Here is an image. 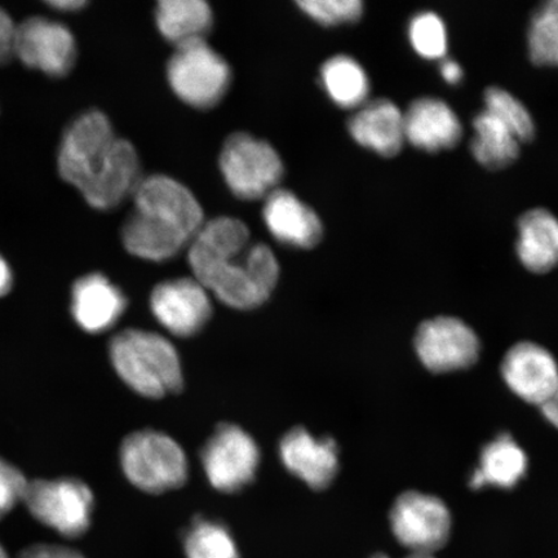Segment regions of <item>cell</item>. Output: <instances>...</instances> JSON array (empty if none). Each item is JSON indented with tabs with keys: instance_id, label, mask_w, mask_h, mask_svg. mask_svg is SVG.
<instances>
[{
	"instance_id": "obj_1",
	"label": "cell",
	"mask_w": 558,
	"mask_h": 558,
	"mask_svg": "<svg viewBox=\"0 0 558 558\" xmlns=\"http://www.w3.org/2000/svg\"><path fill=\"white\" fill-rule=\"evenodd\" d=\"M187 257L194 278L230 308H257L278 283L274 251L251 241L250 229L240 219L222 216L205 222Z\"/></svg>"
},
{
	"instance_id": "obj_2",
	"label": "cell",
	"mask_w": 558,
	"mask_h": 558,
	"mask_svg": "<svg viewBox=\"0 0 558 558\" xmlns=\"http://www.w3.org/2000/svg\"><path fill=\"white\" fill-rule=\"evenodd\" d=\"M62 180L78 190L90 207L108 211L132 197L142 178L137 151L118 137L108 117L88 110L62 135L58 155Z\"/></svg>"
},
{
	"instance_id": "obj_3",
	"label": "cell",
	"mask_w": 558,
	"mask_h": 558,
	"mask_svg": "<svg viewBox=\"0 0 558 558\" xmlns=\"http://www.w3.org/2000/svg\"><path fill=\"white\" fill-rule=\"evenodd\" d=\"M134 208L122 228L125 250L140 259L166 262L191 243L205 226L204 209L195 195L165 174L140 181Z\"/></svg>"
},
{
	"instance_id": "obj_4",
	"label": "cell",
	"mask_w": 558,
	"mask_h": 558,
	"mask_svg": "<svg viewBox=\"0 0 558 558\" xmlns=\"http://www.w3.org/2000/svg\"><path fill=\"white\" fill-rule=\"evenodd\" d=\"M110 360L134 392L162 399L183 388V369L177 348L162 335L129 329L110 341Z\"/></svg>"
},
{
	"instance_id": "obj_5",
	"label": "cell",
	"mask_w": 558,
	"mask_h": 558,
	"mask_svg": "<svg viewBox=\"0 0 558 558\" xmlns=\"http://www.w3.org/2000/svg\"><path fill=\"white\" fill-rule=\"evenodd\" d=\"M121 465L130 483L149 494L174 490L187 478L184 450L170 436L151 429L135 432L124 439Z\"/></svg>"
},
{
	"instance_id": "obj_6",
	"label": "cell",
	"mask_w": 558,
	"mask_h": 558,
	"mask_svg": "<svg viewBox=\"0 0 558 558\" xmlns=\"http://www.w3.org/2000/svg\"><path fill=\"white\" fill-rule=\"evenodd\" d=\"M219 165L230 192L241 199L267 198L283 178L282 159L274 146L241 132L227 138Z\"/></svg>"
},
{
	"instance_id": "obj_7",
	"label": "cell",
	"mask_w": 558,
	"mask_h": 558,
	"mask_svg": "<svg viewBox=\"0 0 558 558\" xmlns=\"http://www.w3.org/2000/svg\"><path fill=\"white\" fill-rule=\"evenodd\" d=\"M230 78L228 62L206 40L177 47L167 64V80L174 95L197 109L219 104L227 94Z\"/></svg>"
},
{
	"instance_id": "obj_8",
	"label": "cell",
	"mask_w": 558,
	"mask_h": 558,
	"mask_svg": "<svg viewBox=\"0 0 558 558\" xmlns=\"http://www.w3.org/2000/svg\"><path fill=\"white\" fill-rule=\"evenodd\" d=\"M24 504L45 526L66 538H78L89 529L94 494L80 480H37L27 486Z\"/></svg>"
},
{
	"instance_id": "obj_9",
	"label": "cell",
	"mask_w": 558,
	"mask_h": 558,
	"mask_svg": "<svg viewBox=\"0 0 558 558\" xmlns=\"http://www.w3.org/2000/svg\"><path fill=\"white\" fill-rule=\"evenodd\" d=\"M390 527L411 554L434 555L450 539L452 520L448 506L436 495L407 492L396 499Z\"/></svg>"
},
{
	"instance_id": "obj_10",
	"label": "cell",
	"mask_w": 558,
	"mask_h": 558,
	"mask_svg": "<svg viewBox=\"0 0 558 558\" xmlns=\"http://www.w3.org/2000/svg\"><path fill=\"white\" fill-rule=\"evenodd\" d=\"M260 464L255 439L239 425L222 424L202 450V465L216 490L236 493L253 483Z\"/></svg>"
},
{
	"instance_id": "obj_11",
	"label": "cell",
	"mask_w": 558,
	"mask_h": 558,
	"mask_svg": "<svg viewBox=\"0 0 558 558\" xmlns=\"http://www.w3.org/2000/svg\"><path fill=\"white\" fill-rule=\"evenodd\" d=\"M418 360L432 373L459 372L476 364L480 340L464 320L436 317L425 320L415 337Z\"/></svg>"
},
{
	"instance_id": "obj_12",
	"label": "cell",
	"mask_w": 558,
	"mask_h": 558,
	"mask_svg": "<svg viewBox=\"0 0 558 558\" xmlns=\"http://www.w3.org/2000/svg\"><path fill=\"white\" fill-rule=\"evenodd\" d=\"M76 53L74 35L65 25L38 16L17 26L15 56L27 68L62 78L72 72Z\"/></svg>"
},
{
	"instance_id": "obj_13",
	"label": "cell",
	"mask_w": 558,
	"mask_h": 558,
	"mask_svg": "<svg viewBox=\"0 0 558 558\" xmlns=\"http://www.w3.org/2000/svg\"><path fill=\"white\" fill-rule=\"evenodd\" d=\"M150 310L174 337L190 338L207 325L213 314L208 291L195 278L170 279L156 286Z\"/></svg>"
},
{
	"instance_id": "obj_14",
	"label": "cell",
	"mask_w": 558,
	"mask_h": 558,
	"mask_svg": "<svg viewBox=\"0 0 558 558\" xmlns=\"http://www.w3.org/2000/svg\"><path fill=\"white\" fill-rule=\"evenodd\" d=\"M501 376L521 400L542 408L558 390V365L548 349L522 341L506 353Z\"/></svg>"
},
{
	"instance_id": "obj_15",
	"label": "cell",
	"mask_w": 558,
	"mask_h": 558,
	"mask_svg": "<svg viewBox=\"0 0 558 558\" xmlns=\"http://www.w3.org/2000/svg\"><path fill=\"white\" fill-rule=\"evenodd\" d=\"M279 457L290 473L314 490H325L339 472V449L331 437L294 428L279 444Z\"/></svg>"
},
{
	"instance_id": "obj_16",
	"label": "cell",
	"mask_w": 558,
	"mask_h": 558,
	"mask_svg": "<svg viewBox=\"0 0 558 558\" xmlns=\"http://www.w3.org/2000/svg\"><path fill=\"white\" fill-rule=\"evenodd\" d=\"M403 125L407 143L427 153L456 148L463 136L456 111L435 97H422L411 102L403 114Z\"/></svg>"
},
{
	"instance_id": "obj_17",
	"label": "cell",
	"mask_w": 558,
	"mask_h": 558,
	"mask_svg": "<svg viewBox=\"0 0 558 558\" xmlns=\"http://www.w3.org/2000/svg\"><path fill=\"white\" fill-rule=\"evenodd\" d=\"M263 219L269 233L286 246L310 250L323 240L318 215L289 191L276 190L265 198Z\"/></svg>"
},
{
	"instance_id": "obj_18",
	"label": "cell",
	"mask_w": 558,
	"mask_h": 558,
	"mask_svg": "<svg viewBox=\"0 0 558 558\" xmlns=\"http://www.w3.org/2000/svg\"><path fill=\"white\" fill-rule=\"evenodd\" d=\"M128 310V298L107 277L90 274L73 286L72 313L82 330L100 333L111 329Z\"/></svg>"
},
{
	"instance_id": "obj_19",
	"label": "cell",
	"mask_w": 558,
	"mask_h": 558,
	"mask_svg": "<svg viewBox=\"0 0 558 558\" xmlns=\"http://www.w3.org/2000/svg\"><path fill=\"white\" fill-rule=\"evenodd\" d=\"M348 130L355 143L384 158L399 156L407 144L403 113L388 99L362 105L349 120Z\"/></svg>"
},
{
	"instance_id": "obj_20",
	"label": "cell",
	"mask_w": 558,
	"mask_h": 558,
	"mask_svg": "<svg viewBox=\"0 0 558 558\" xmlns=\"http://www.w3.org/2000/svg\"><path fill=\"white\" fill-rule=\"evenodd\" d=\"M518 255L523 267L536 275L558 267V220L544 208H534L519 220Z\"/></svg>"
},
{
	"instance_id": "obj_21",
	"label": "cell",
	"mask_w": 558,
	"mask_h": 558,
	"mask_svg": "<svg viewBox=\"0 0 558 558\" xmlns=\"http://www.w3.org/2000/svg\"><path fill=\"white\" fill-rule=\"evenodd\" d=\"M527 464L525 451L512 436L500 435L481 452L480 464L471 474L470 486L474 490L485 486L513 488L525 477Z\"/></svg>"
},
{
	"instance_id": "obj_22",
	"label": "cell",
	"mask_w": 558,
	"mask_h": 558,
	"mask_svg": "<svg viewBox=\"0 0 558 558\" xmlns=\"http://www.w3.org/2000/svg\"><path fill=\"white\" fill-rule=\"evenodd\" d=\"M157 26L174 47L205 40L214 23L213 11L204 0H162L157 4Z\"/></svg>"
},
{
	"instance_id": "obj_23",
	"label": "cell",
	"mask_w": 558,
	"mask_h": 558,
	"mask_svg": "<svg viewBox=\"0 0 558 558\" xmlns=\"http://www.w3.org/2000/svg\"><path fill=\"white\" fill-rule=\"evenodd\" d=\"M473 129L476 135L471 143L472 156L486 170H505L519 159L521 143L498 118L481 111L474 117Z\"/></svg>"
},
{
	"instance_id": "obj_24",
	"label": "cell",
	"mask_w": 558,
	"mask_h": 558,
	"mask_svg": "<svg viewBox=\"0 0 558 558\" xmlns=\"http://www.w3.org/2000/svg\"><path fill=\"white\" fill-rule=\"evenodd\" d=\"M320 81L330 99L343 109H359L367 102L369 81L357 61L339 54L320 69Z\"/></svg>"
},
{
	"instance_id": "obj_25",
	"label": "cell",
	"mask_w": 558,
	"mask_h": 558,
	"mask_svg": "<svg viewBox=\"0 0 558 558\" xmlns=\"http://www.w3.org/2000/svg\"><path fill=\"white\" fill-rule=\"evenodd\" d=\"M186 558H241L239 547L222 523L195 519L184 535Z\"/></svg>"
},
{
	"instance_id": "obj_26",
	"label": "cell",
	"mask_w": 558,
	"mask_h": 558,
	"mask_svg": "<svg viewBox=\"0 0 558 558\" xmlns=\"http://www.w3.org/2000/svg\"><path fill=\"white\" fill-rule=\"evenodd\" d=\"M529 58L535 66L558 68V0L534 13L527 33Z\"/></svg>"
},
{
	"instance_id": "obj_27",
	"label": "cell",
	"mask_w": 558,
	"mask_h": 558,
	"mask_svg": "<svg viewBox=\"0 0 558 558\" xmlns=\"http://www.w3.org/2000/svg\"><path fill=\"white\" fill-rule=\"evenodd\" d=\"M484 99L485 110L498 118L521 144L533 142L535 123L525 105L499 87L487 88Z\"/></svg>"
},
{
	"instance_id": "obj_28",
	"label": "cell",
	"mask_w": 558,
	"mask_h": 558,
	"mask_svg": "<svg viewBox=\"0 0 558 558\" xmlns=\"http://www.w3.org/2000/svg\"><path fill=\"white\" fill-rule=\"evenodd\" d=\"M409 39L414 51L425 60L442 59L448 52V32L441 17L422 12L410 21Z\"/></svg>"
},
{
	"instance_id": "obj_29",
	"label": "cell",
	"mask_w": 558,
	"mask_h": 558,
	"mask_svg": "<svg viewBox=\"0 0 558 558\" xmlns=\"http://www.w3.org/2000/svg\"><path fill=\"white\" fill-rule=\"evenodd\" d=\"M298 5L306 16L324 26L354 24L364 16V3L360 0H304Z\"/></svg>"
},
{
	"instance_id": "obj_30",
	"label": "cell",
	"mask_w": 558,
	"mask_h": 558,
	"mask_svg": "<svg viewBox=\"0 0 558 558\" xmlns=\"http://www.w3.org/2000/svg\"><path fill=\"white\" fill-rule=\"evenodd\" d=\"M29 486L24 473L0 458V520L9 514L20 501H24Z\"/></svg>"
},
{
	"instance_id": "obj_31",
	"label": "cell",
	"mask_w": 558,
	"mask_h": 558,
	"mask_svg": "<svg viewBox=\"0 0 558 558\" xmlns=\"http://www.w3.org/2000/svg\"><path fill=\"white\" fill-rule=\"evenodd\" d=\"M17 25L4 10L0 9V66L15 56Z\"/></svg>"
},
{
	"instance_id": "obj_32",
	"label": "cell",
	"mask_w": 558,
	"mask_h": 558,
	"mask_svg": "<svg viewBox=\"0 0 558 558\" xmlns=\"http://www.w3.org/2000/svg\"><path fill=\"white\" fill-rule=\"evenodd\" d=\"M19 558H85L78 550L56 544H37L26 548Z\"/></svg>"
},
{
	"instance_id": "obj_33",
	"label": "cell",
	"mask_w": 558,
	"mask_h": 558,
	"mask_svg": "<svg viewBox=\"0 0 558 558\" xmlns=\"http://www.w3.org/2000/svg\"><path fill=\"white\" fill-rule=\"evenodd\" d=\"M439 73L449 85H458L463 80V69L453 60H444L439 66Z\"/></svg>"
},
{
	"instance_id": "obj_34",
	"label": "cell",
	"mask_w": 558,
	"mask_h": 558,
	"mask_svg": "<svg viewBox=\"0 0 558 558\" xmlns=\"http://www.w3.org/2000/svg\"><path fill=\"white\" fill-rule=\"evenodd\" d=\"M13 276L9 263L0 255V298L5 296L12 289Z\"/></svg>"
},
{
	"instance_id": "obj_35",
	"label": "cell",
	"mask_w": 558,
	"mask_h": 558,
	"mask_svg": "<svg viewBox=\"0 0 558 558\" xmlns=\"http://www.w3.org/2000/svg\"><path fill=\"white\" fill-rule=\"evenodd\" d=\"M47 5L59 12H75L85 9L87 2L85 0H51Z\"/></svg>"
},
{
	"instance_id": "obj_36",
	"label": "cell",
	"mask_w": 558,
	"mask_h": 558,
	"mask_svg": "<svg viewBox=\"0 0 558 558\" xmlns=\"http://www.w3.org/2000/svg\"><path fill=\"white\" fill-rule=\"evenodd\" d=\"M542 413L547 421L558 429V390L547 403H544Z\"/></svg>"
},
{
	"instance_id": "obj_37",
	"label": "cell",
	"mask_w": 558,
	"mask_h": 558,
	"mask_svg": "<svg viewBox=\"0 0 558 558\" xmlns=\"http://www.w3.org/2000/svg\"><path fill=\"white\" fill-rule=\"evenodd\" d=\"M407 558H436L434 555L411 554Z\"/></svg>"
},
{
	"instance_id": "obj_38",
	"label": "cell",
	"mask_w": 558,
	"mask_h": 558,
	"mask_svg": "<svg viewBox=\"0 0 558 558\" xmlns=\"http://www.w3.org/2000/svg\"><path fill=\"white\" fill-rule=\"evenodd\" d=\"M0 558H10L9 555H7L2 544H0Z\"/></svg>"
},
{
	"instance_id": "obj_39",
	"label": "cell",
	"mask_w": 558,
	"mask_h": 558,
	"mask_svg": "<svg viewBox=\"0 0 558 558\" xmlns=\"http://www.w3.org/2000/svg\"><path fill=\"white\" fill-rule=\"evenodd\" d=\"M372 558H389V557L384 554H378V555H374Z\"/></svg>"
}]
</instances>
